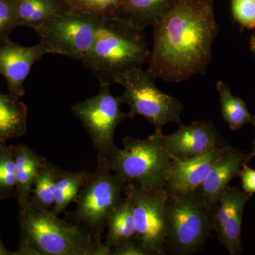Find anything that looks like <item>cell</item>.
Here are the masks:
<instances>
[{
    "label": "cell",
    "instance_id": "29",
    "mask_svg": "<svg viewBox=\"0 0 255 255\" xmlns=\"http://www.w3.org/2000/svg\"><path fill=\"white\" fill-rule=\"evenodd\" d=\"M110 255H144L136 242L124 243L112 248Z\"/></svg>",
    "mask_w": 255,
    "mask_h": 255
},
{
    "label": "cell",
    "instance_id": "18",
    "mask_svg": "<svg viewBox=\"0 0 255 255\" xmlns=\"http://www.w3.org/2000/svg\"><path fill=\"white\" fill-rule=\"evenodd\" d=\"M172 0H125L117 14L145 29L155 26L168 12Z\"/></svg>",
    "mask_w": 255,
    "mask_h": 255
},
{
    "label": "cell",
    "instance_id": "4",
    "mask_svg": "<svg viewBox=\"0 0 255 255\" xmlns=\"http://www.w3.org/2000/svg\"><path fill=\"white\" fill-rule=\"evenodd\" d=\"M162 134L155 132L145 139L126 137L123 147H117L105 160L126 186L146 189L166 187L172 159L162 143Z\"/></svg>",
    "mask_w": 255,
    "mask_h": 255
},
{
    "label": "cell",
    "instance_id": "27",
    "mask_svg": "<svg viewBox=\"0 0 255 255\" xmlns=\"http://www.w3.org/2000/svg\"><path fill=\"white\" fill-rule=\"evenodd\" d=\"M18 26L14 0H0V41Z\"/></svg>",
    "mask_w": 255,
    "mask_h": 255
},
{
    "label": "cell",
    "instance_id": "32",
    "mask_svg": "<svg viewBox=\"0 0 255 255\" xmlns=\"http://www.w3.org/2000/svg\"><path fill=\"white\" fill-rule=\"evenodd\" d=\"M251 46L252 50H253V52H255V38L253 36L252 37L251 40Z\"/></svg>",
    "mask_w": 255,
    "mask_h": 255
},
{
    "label": "cell",
    "instance_id": "26",
    "mask_svg": "<svg viewBox=\"0 0 255 255\" xmlns=\"http://www.w3.org/2000/svg\"><path fill=\"white\" fill-rule=\"evenodd\" d=\"M231 6L235 21L248 29L255 28V0H231Z\"/></svg>",
    "mask_w": 255,
    "mask_h": 255
},
{
    "label": "cell",
    "instance_id": "14",
    "mask_svg": "<svg viewBox=\"0 0 255 255\" xmlns=\"http://www.w3.org/2000/svg\"><path fill=\"white\" fill-rule=\"evenodd\" d=\"M228 146L214 147L185 159H172L166 189L169 193L189 192L200 188L216 159Z\"/></svg>",
    "mask_w": 255,
    "mask_h": 255
},
{
    "label": "cell",
    "instance_id": "13",
    "mask_svg": "<svg viewBox=\"0 0 255 255\" xmlns=\"http://www.w3.org/2000/svg\"><path fill=\"white\" fill-rule=\"evenodd\" d=\"M218 137L219 132L212 122L199 121L188 126L179 124L174 133L162 134V140L171 159H185L217 147Z\"/></svg>",
    "mask_w": 255,
    "mask_h": 255
},
{
    "label": "cell",
    "instance_id": "24",
    "mask_svg": "<svg viewBox=\"0 0 255 255\" xmlns=\"http://www.w3.org/2000/svg\"><path fill=\"white\" fill-rule=\"evenodd\" d=\"M16 164L14 145L0 143V195L3 199L15 196Z\"/></svg>",
    "mask_w": 255,
    "mask_h": 255
},
{
    "label": "cell",
    "instance_id": "21",
    "mask_svg": "<svg viewBox=\"0 0 255 255\" xmlns=\"http://www.w3.org/2000/svg\"><path fill=\"white\" fill-rule=\"evenodd\" d=\"M219 92L221 112L223 120L233 130H238L247 124H253L255 116L250 113L245 101L233 95L230 87L225 82L216 83Z\"/></svg>",
    "mask_w": 255,
    "mask_h": 255
},
{
    "label": "cell",
    "instance_id": "19",
    "mask_svg": "<svg viewBox=\"0 0 255 255\" xmlns=\"http://www.w3.org/2000/svg\"><path fill=\"white\" fill-rule=\"evenodd\" d=\"M28 109L23 102L0 93V143L22 136L27 130Z\"/></svg>",
    "mask_w": 255,
    "mask_h": 255
},
{
    "label": "cell",
    "instance_id": "1",
    "mask_svg": "<svg viewBox=\"0 0 255 255\" xmlns=\"http://www.w3.org/2000/svg\"><path fill=\"white\" fill-rule=\"evenodd\" d=\"M219 31L214 0H172L153 26L147 71L155 80L176 83L204 75Z\"/></svg>",
    "mask_w": 255,
    "mask_h": 255
},
{
    "label": "cell",
    "instance_id": "11",
    "mask_svg": "<svg viewBox=\"0 0 255 255\" xmlns=\"http://www.w3.org/2000/svg\"><path fill=\"white\" fill-rule=\"evenodd\" d=\"M251 196L239 188L227 187L210 209L213 231L230 255H240L243 251L242 221L245 207Z\"/></svg>",
    "mask_w": 255,
    "mask_h": 255
},
{
    "label": "cell",
    "instance_id": "20",
    "mask_svg": "<svg viewBox=\"0 0 255 255\" xmlns=\"http://www.w3.org/2000/svg\"><path fill=\"white\" fill-rule=\"evenodd\" d=\"M18 26L32 28L66 10L61 0H14Z\"/></svg>",
    "mask_w": 255,
    "mask_h": 255
},
{
    "label": "cell",
    "instance_id": "16",
    "mask_svg": "<svg viewBox=\"0 0 255 255\" xmlns=\"http://www.w3.org/2000/svg\"><path fill=\"white\" fill-rule=\"evenodd\" d=\"M14 157L16 164L15 198L17 201L18 209H20L31 202L32 189L37 172L46 159L23 144L14 145Z\"/></svg>",
    "mask_w": 255,
    "mask_h": 255
},
{
    "label": "cell",
    "instance_id": "15",
    "mask_svg": "<svg viewBox=\"0 0 255 255\" xmlns=\"http://www.w3.org/2000/svg\"><path fill=\"white\" fill-rule=\"evenodd\" d=\"M251 159L250 154L243 153L229 145L216 159L209 175L199 188L210 209L229 183L239 176L243 166L248 164Z\"/></svg>",
    "mask_w": 255,
    "mask_h": 255
},
{
    "label": "cell",
    "instance_id": "23",
    "mask_svg": "<svg viewBox=\"0 0 255 255\" xmlns=\"http://www.w3.org/2000/svg\"><path fill=\"white\" fill-rule=\"evenodd\" d=\"M59 171L60 168L47 160L40 167L32 189V204L42 209H52Z\"/></svg>",
    "mask_w": 255,
    "mask_h": 255
},
{
    "label": "cell",
    "instance_id": "10",
    "mask_svg": "<svg viewBox=\"0 0 255 255\" xmlns=\"http://www.w3.org/2000/svg\"><path fill=\"white\" fill-rule=\"evenodd\" d=\"M133 208L136 243L144 255L165 254L166 187L146 189L126 186Z\"/></svg>",
    "mask_w": 255,
    "mask_h": 255
},
{
    "label": "cell",
    "instance_id": "9",
    "mask_svg": "<svg viewBox=\"0 0 255 255\" xmlns=\"http://www.w3.org/2000/svg\"><path fill=\"white\" fill-rule=\"evenodd\" d=\"M110 84H100L97 95L78 102L72 108L91 137L97 159L107 160L117 148L114 143L116 129L128 118L121 109L120 97L112 95Z\"/></svg>",
    "mask_w": 255,
    "mask_h": 255
},
{
    "label": "cell",
    "instance_id": "22",
    "mask_svg": "<svg viewBox=\"0 0 255 255\" xmlns=\"http://www.w3.org/2000/svg\"><path fill=\"white\" fill-rule=\"evenodd\" d=\"M90 174L86 171L70 172L60 169L54 204L51 209L55 214L59 216L65 211L70 203L75 202L79 191Z\"/></svg>",
    "mask_w": 255,
    "mask_h": 255
},
{
    "label": "cell",
    "instance_id": "30",
    "mask_svg": "<svg viewBox=\"0 0 255 255\" xmlns=\"http://www.w3.org/2000/svg\"><path fill=\"white\" fill-rule=\"evenodd\" d=\"M0 255H12V253L8 251L4 245L3 244L1 238H0Z\"/></svg>",
    "mask_w": 255,
    "mask_h": 255
},
{
    "label": "cell",
    "instance_id": "31",
    "mask_svg": "<svg viewBox=\"0 0 255 255\" xmlns=\"http://www.w3.org/2000/svg\"><path fill=\"white\" fill-rule=\"evenodd\" d=\"M253 125L255 126V120L254 123H253ZM250 155H251V159L253 158V157L255 156V137L254 140V142H253V151H252L251 153H250Z\"/></svg>",
    "mask_w": 255,
    "mask_h": 255
},
{
    "label": "cell",
    "instance_id": "7",
    "mask_svg": "<svg viewBox=\"0 0 255 255\" xmlns=\"http://www.w3.org/2000/svg\"><path fill=\"white\" fill-rule=\"evenodd\" d=\"M155 81L147 70L137 68L122 74L114 84L124 87L120 97L129 107L128 118L140 116L153 126L155 132H162L167 124L182 123L184 107L177 98L157 88Z\"/></svg>",
    "mask_w": 255,
    "mask_h": 255
},
{
    "label": "cell",
    "instance_id": "3",
    "mask_svg": "<svg viewBox=\"0 0 255 255\" xmlns=\"http://www.w3.org/2000/svg\"><path fill=\"white\" fill-rule=\"evenodd\" d=\"M145 29L117 14L103 16L91 49L82 63L100 84L112 85L122 74L148 63Z\"/></svg>",
    "mask_w": 255,
    "mask_h": 255
},
{
    "label": "cell",
    "instance_id": "33",
    "mask_svg": "<svg viewBox=\"0 0 255 255\" xmlns=\"http://www.w3.org/2000/svg\"><path fill=\"white\" fill-rule=\"evenodd\" d=\"M3 199H3L2 196H1V195H0V201L3 200Z\"/></svg>",
    "mask_w": 255,
    "mask_h": 255
},
{
    "label": "cell",
    "instance_id": "8",
    "mask_svg": "<svg viewBox=\"0 0 255 255\" xmlns=\"http://www.w3.org/2000/svg\"><path fill=\"white\" fill-rule=\"evenodd\" d=\"M100 16L66 9L32 27L48 54L82 61L91 49L100 26Z\"/></svg>",
    "mask_w": 255,
    "mask_h": 255
},
{
    "label": "cell",
    "instance_id": "5",
    "mask_svg": "<svg viewBox=\"0 0 255 255\" xmlns=\"http://www.w3.org/2000/svg\"><path fill=\"white\" fill-rule=\"evenodd\" d=\"M210 207L200 189L169 193L165 206V250L176 255H190L212 233Z\"/></svg>",
    "mask_w": 255,
    "mask_h": 255
},
{
    "label": "cell",
    "instance_id": "25",
    "mask_svg": "<svg viewBox=\"0 0 255 255\" xmlns=\"http://www.w3.org/2000/svg\"><path fill=\"white\" fill-rule=\"evenodd\" d=\"M67 9L81 11L95 16L117 14L125 0H61Z\"/></svg>",
    "mask_w": 255,
    "mask_h": 255
},
{
    "label": "cell",
    "instance_id": "28",
    "mask_svg": "<svg viewBox=\"0 0 255 255\" xmlns=\"http://www.w3.org/2000/svg\"><path fill=\"white\" fill-rule=\"evenodd\" d=\"M241 177L242 186L243 191L248 194L255 193V170L245 164L240 171L239 176Z\"/></svg>",
    "mask_w": 255,
    "mask_h": 255
},
{
    "label": "cell",
    "instance_id": "6",
    "mask_svg": "<svg viewBox=\"0 0 255 255\" xmlns=\"http://www.w3.org/2000/svg\"><path fill=\"white\" fill-rule=\"evenodd\" d=\"M125 187L107 161L97 159L95 172L90 174L75 199L76 208L70 213V221L102 241L107 219L123 199Z\"/></svg>",
    "mask_w": 255,
    "mask_h": 255
},
{
    "label": "cell",
    "instance_id": "2",
    "mask_svg": "<svg viewBox=\"0 0 255 255\" xmlns=\"http://www.w3.org/2000/svg\"><path fill=\"white\" fill-rule=\"evenodd\" d=\"M20 240L12 255H110L105 243L51 209L31 202L18 209Z\"/></svg>",
    "mask_w": 255,
    "mask_h": 255
},
{
    "label": "cell",
    "instance_id": "12",
    "mask_svg": "<svg viewBox=\"0 0 255 255\" xmlns=\"http://www.w3.org/2000/svg\"><path fill=\"white\" fill-rule=\"evenodd\" d=\"M48 54L41 42L33 46H23L9 37L0 41V75L7 83V95L18 101L25 95L23 83L36 62Z\"/></svg>",
    "mask_w": 255,
    "mask_h": 255
},
{
    "label": "cell",
    "instance_id": "17",
    "mask_svg": "<svg viewBox=\"0 0 255 255\" xmlns=\"http://www.w3.org/2000/svg\"><path fill=\"white\" fill-rule=\"evenodd\" d=\"M107 219L105 246L110 250L128 242H136L133 208L130 196L125 195Z\"/></svg>",
    "mask_w": 255,
    "mask_h": 255
}]
</instances>
